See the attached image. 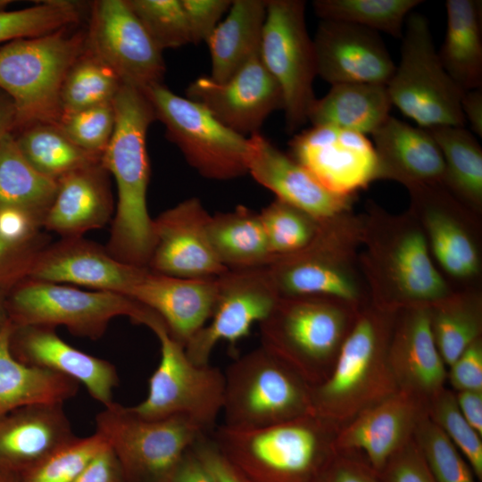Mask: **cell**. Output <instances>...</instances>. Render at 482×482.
<instances>
[{"label": "cell", "mask_w": 482, "mask_h": 482, "mask_svg": "<svg viewBox=\"0 0 482 482\" xmlns=\"http://www.w3.org/2000/svg\"><path fill=\"white\" fill-rule=\"evenodd\" d=\"M79 4L67 0H50L31 7L0 12V46L24 37H38L77 24Z\"/></svg>", "instance_id": "42"}, {"label": "cell", "mask_w": 482, "mask_h": 482, "mask_svg": "<svg viewBox=\"0 0 482 482\" xmlns=\"http://www.w3.org/2000/svg\"><path fill=\"white\" fill-rule=\"evenodd\" d=\"M189 27L191 43L206 42L232 0H180Z\"/></svg>", "instance_id": "50"}, {"label": "cell", "mask_w": 482, "mask_h": 482, "mask_svg": "<svg viewBox=\"0 0 482 482\" xmlns=\"http://www.w3.org/2000/svg\"><path fill=\"white\" fill-rule=\"evenodd\" d=\"M455 397L464 419L482 436V390L459 391Z\"/></svg>", "instance_id": "57"}, {"label": "cell", "mask_w": 482, "mask_h": 482, "mask_svg": "<svg viewBox=\"0 0 482 482\" xmlns=\"http://www.w3.org/2000/svg\"><path fill=\"white\" fill-rule=\"evenodd\" d=\"M224 378L226 427L254 429L314 414L302 377L262 345L233 362Z\"/></svg>", "instance_id": "8"}, {"label": "cell", "mask_w": 482, "mask_h": 482, "mask_svg": "<svg viewBox=\"0 0 482 482\" xmlns=\"http://www.w3.org/2000/svg\"><path fill=\"white\" fill-rule=\"evenodd\" d=\"M362 216L353 212L323 220L301 251L266 266L279 297L321 296L359 307L370 300L359 262Z\"/></svg>", "instance_id": "3"}, {"label": "cell", "mask_w": 482, "mask_h": 482, "mask_svg": "<svg viewBox=\"0 0 482 482\" xmlns=\"http://www.w3.org/2000/svg\"><path fill=\"white\" fill-rule=\"evenodd\" d=\"M361 216L359 262L371 305L393 312L430 306L453 290L436 265L424 232L410 211L391 214L370 201Z\"/></svg>", "instance_id": "1"}, {"label": "cell", "mask_w": 482, "mask_h": 482, "mask_svg": "<svg viewBox=\"0 0 482 482\" xmlns=\"http://www.w3.org/2000/svg\"><path fill=\"white\" fill-rule=\"evenodd\" d=\"M382 482H436L416 444H406L378 473Z\"/></svg>", "instance_id": "51"}, {"label": "cell", "mask_w": 482, "mask_h": 482, "mask_svg": "<svg viewBox=\"0 0 482 482\" xmlns=\"http://www.w3.org/2000/svg\"><path fill=\"white\" fill-rule=\"evenodd\" d=\"M55 125L77 146L101 157L114 130V107L109 103L64 114Z\"/></svg>", "instance_id": "48"}, {"label": "cell", "mask_w": 482, "mask_h": 482, "mask_svg": "<svg viewBox=\"0 0 482 482\" xmlns=\"http://www.w3.org/2000/svg\"><path fill=\"white\" fill-rule=\"evenodd\" d=\"M112 104L115 126L101 164L115 179L118 202L105 249L124 263L148 268L155 237L146 202V134L156 118L145 93L129 85L120 86Z\"/></svg>", "instance_id": "2"}, {"label": "cell", "mask_w": 482, "mask_h": 482, "mask_svg": "<svg viewBox=\"0 0 482 482\" xmlns=\"http://www.w3.org/2000/svg\"><path fill=\"white\" fill-rule=\"evenodd\" d=\"M279 295L265 267L228 270L218 277V292L211 322L204 326L186 345L189 360L197 365L209 364L211 353L220 341L235 348L250 334L255 322L265 320Z\"/></svg>", "instance_id": "17"}, {"label": "cell", "mask_w": 482, "mask_h": 482, "mask_svg": "<svg viewBox=\"0 0 482 482\" xmlns=\"http://www.w3.org/2000/svg\"><path fill=\"white\" fill-rule=\"evenodd\" d=\"M315 414L254 429L220 426L213 444L242 482H318L331 458Z\"/></svg>", "instance_id": "4"}, {"label": "cell", "mask_w": 482, "mask_h": 482, "mask_svg": "<svg viewBox=\"0 0 482 482\" xmlns=\"http://www.w3.org/2000/svg\"><path fill=\"white\" fill-rule=\"evenodd\" d=\"M107 446L104 437L97 432L87 437H77L21 473V482H73L91 460Z\"/></svg>", "instance_id": "45"}, {"label": "cell", "mask_w": 482, "mask_h": 482, "mask_svg": "<svg viewBox=\"0 0 482 482\" xmlns=\"http://www.w3.org/2000/svg\"><path fill=\"white\" fill-rule=\"evenodd\" d=\"M166 136L204 178L232 179L248 173V141L221 124L201 104L171 92L162 83L143 91Z\"/></svg>", "instance_id": "12"}, {"label": "cell", "mask_w": 482, "mask_h": 482, "mask_svg": "<svg viewBox=\"0 0 482 482\" xmlns=\"http://www.w3.org/2000/svg\"><path fill=\"white\" fill-rule=\"evenodd\" d=\"M431 412L432 421L447 436L481 480V436L464 419L455 395L449 391H440L433 397Z\"/></svg>", "instance_id": "47"}, {"label": "cell", "mask_w": 482, "mask_h": 482, "mask_svg": "<svg viewBox=\"0 0 482 482\" xmlns=\"http://www.w3.org/2000/svg\"><path fill=\"white\" fill-rule=\"evenodd\" d=\"M402 312L390 335L387 362L403 392L432 398L443 390L445 364L436 347L429 306H412Z\"/></svg>", "instance_id": "26"}, {"label": "cell", "mask_w": 482, "mask_h": 482, "mask_svg": "<svg viewBox=\"0 0 482 482\" xmlns=\"http://www.w3.org/2000/svg\"><path fill=\"white\" fill-rule=\"evenodd\" d=\"M170 482H215L192 448L186 453Z\"/></svg>", "instance_id": "58"}, {"label": "cell", "mask_w": 482, "mask_h": 482, "mask_svg": "<svg viewBox=\"0 0 482 482\" xmlns=\"http://www.w3.org/2000/svg\"><path fill=\"white\" fill-rule=\"evenodd\" d=\"M87 49L105 63L122 84L145 91L162 83L165 73L162 51L126 0L93 2Z\"/></svg>", "instance_id": "16"}, {"label": "cell", "mask_w": 482, "mask_h": 482, "mask_svg": "<svg viewBox=\"0 0 482 482\" xmlns=\"http://www.w3.org/2000/svg\"><path fill=\"white\" fill-rule=\"evenodd\" d=\"M401 58L386 85L392 104L418 127H464L462 91L444 69L428 20L411 12L401 38Z\"/></svg>", "instance_id": "10"}, {"label": "cell", "mask_w": 482, "mask_h": 482, "mask_svg": "<svg viewBox=\"0 0 482 482\" xmlns=\"http://www.w3.org/2000/svg\"><path fill=\"white\" fill-rule=\"evenodd\" d=\"M218 277L184 278L147 270L129 298L156 312L170 335L184 347L211 318Z\"/></svg>", "instance_id": "27"}, {"label": "cell", "mask_w": 482, "mask_h": 482, "mask_svg": "<svg viewBox=\"0 0 482 482\" xmlns=\"http://www.w3.org/2000/svg\"><path fill=\"white\" fill-rule=\"evenodd\" d=\"M261 58L278 84L287 133L308 121L316 101L313 81L316 57L303 0H267Z\"/></svg>", "instance_id": "13"}, {"label": "cell", "mask_w": 482, "mask_h": 482, "mask_svg": "<svg viewBox=\"0 0 482 482\" xmlns=\"http://www.w3.org/2000/svg\"><path fill=\"white\" fill-rule=\"evenodd\" d=\"M429 308L436 347L445 364L450 366L472 343L481 338V291L478 288L453 289Z\"/></svg>", "instance_id": "37"}, {"label": "cell", "mask_w": 482, "mask_h": 482, "mask_svg": "<svg viewBox=\"0 0 482 482\" xmlns=\"http://www.w3.org/2000/svg\"><path fill=\"white\" fill-rule=\"evenodd\" d=\"M12 329L6 319L0 327V416L37 403H60L74 397L79 382L64 375L19 362L11 353Z\"/></svg>", "instance_id": "33"}, {"label": "cell", "mask_w": 482, "mask_h": 482, "mask_svg": "<svg viewBox=\"0 0 482 482\" xmlns=\"http://www.w3.org/2000/svg\"><path fill=\"white\" fill-rule=\"evenodd\" d=\"M0 482H21L19 473L0 467Z\"/></svg>", "instance_id": "61"}, {"label": "cell", "mask_w": 482, "mask_h": 482, "mask_svg": "<svg viewBox=\"0 0 482 482\" xmlns=\"http://www.w3.org/2000/svg\"><path fill=\"white\" fill-rule=\"evenodd\" d=\"M47 245L42 233L24 242H15L0 236V293L6 295L12 288L29 278L38 253Z\"/></svg>", "instance_id": "49"}, {"label": "cell", "mask_w": 482, "mask_h": 482, "mask_svg": "<svg viewBox=\"0 0 482 482\" xmlns=\"http://www.w3.org/2000/svg\"><path fill=\"white\" fill-rule=\"evenodd\" d=\"M43 221L36 216L14 208L0 210V236L15 242L31 240L41 232Z\"/></svg>", "instance_id": "53"}, {"label": "cell", "mask_w": 482, "mask_h": 482, "mask_svg": "<svg viewBox=\"0 0 482 482\" xmlns=\"http://www.w3.org/2000/svg\"><path fill=\"white\" fill-rule=\"evenodd\" d=\"M317 76L331 86L342 83L387 85L395 64L379 33L321 20L312 39Z\"/></svg>", "instance_id": "21"}, {"label": "cell", "mask_w": 482, "mask_h": 482, "mask_svg": "<svg viewBox=\"0 0 482 482\" xmlns=\"http://www.w3.org/2000/svg\"><path fill=\"white\" fill-rule=\"evenodd\" d=\"M248 173L281 200L318 220L351 212L354 197L342 196L326 189L290 154L275 146L260 131L247 137Z\"/></svg>", "instance_id": "23"}, {"label": "cell", "mask_w": 482, "mask_h": 482, "mask_svg": "<svg viewBox=\"0 0 482 482\" xmlns=\"http://www.w3.org/2000/svg\"><path fill=\"white\" fill-rule=\"evenodd\" d=\"M9 345L12 354L23 364L82 383L88 394L104 407L113 403V389L119 383L114 365L67 344L54 328L12 325Z\"/></svg>", "instance_id": "24"}, {"label": "cell", "mask_w": 482, "mask_h": 482, "mask_svg": "<svg viewBox=\"0 0 482 482\" xmlns=\"http://www.w3.org/2000/svg\"><path fill=\"white\" fill-rule=\"evenodd\" d=\"M210 219L197 197L162 212L154 220L155 244L148 269L184 278H217L226 272L209 240Z\"/></svg>", "instance_id": "20"}, {"label": "cell", "mask_w": 482, "mask_h": 482, "mask_svg": "<svg viewBox=\"0 0 482 482\" xmlns=\"http://www.w3.org/2000/svg\"><path fill=\"white\" fill-rule=\"evenodd\" d=\"M69 28L0 46V88L16 109L14 133L37 124H56L65 76L85 51L87 32Z\"/></svg>", "instance_id": "6"}, {"label": "cell", "mask_w": 482, "mask_h": 482, "mask_svg": "<svg viewBox=\"0 0 482 482\" xmlns=\"http://www.w3.org/2000/svg\"><path fill=\"white\" fill-rule=\"evenodd\" d=\"M461 108L472 132L482 137V87L463 92Z\"/></svg>", "instance_id": "59"}, {"label": "cell", "mask_w": 482, "mask_h": 482, "mask_svg": "<svg viewBox=\"0 0 482 482\" xmlns=\"http://www.w3.org/2000/svg\"><path fill=\"white\" fill-rule=\"evenodd\" d=\"M147 270L117 260L105 247L82 237H68L46 245L38 253L28 278L74 284L129 297Z\"/></svg>", "instance_id": "22"}, {"label": "cell", "mask_w": 482, "mask_h": 482, "mask_svg": "<svg viewBox=\"0 0 482 482\" xmlns=\"http://www.w3.org/2000/svg\"><path fill=\"white\" fill-rule=\"evenodd\" d=\"M274 259L305 248L316 237L320 220L276 198L259 212Z\"/></svg>", "instance_id": "43"}, {"label": "cell", "mask_w": 482, "mask_h": 482, "mask_svg": "<svg viewBox=\"0 0 482 482\" xmlns=\"http://www.w3.org/2000/svg\"><path fill=\"white\" fill-rule=\"evenodd\" d=\"M96 428L115 453L126 482H170L204 432L186 416L146 420L114 402L96 416Z\"/></svg>", "instance_id": "9"}, {"label": "cell", "mask_w": 482, "mask_h": 482, "mask_svg": "<svg viewBox=\"0 0 482 482\" xmlns=\"http://www.w3.org/2000/svg\"><path fill=\"white\" fill-rule=\"evenodd\" d=\"M121 85L118 76L86 46L63 80L60 94L62 115L112 103Z\"/></svg>", "instance_id": "41"}, {"label": "cell", "mask_w": 482, "mask_h": 482, "mask_svg": "<svg viewBox=\"0 0 482 482\" xmlns=\"http://www.w3.org/2000/svg\"><path fill=\"white\" fill-rule=\"evenodd\" d=\"M207 231L215 254L228 270L265 267L274 260L259 212L245 206L211 216Z\"/></svg>", "instance_id": "35"}, {"label": "cell", "mask_w": 482, "mask_h": 482, "mask_svg": "<svg viewBox=\"0 0 482 482\" xmlns=\"http://www.w3.org/2000/svg\"><path fill=\"white\" fill-rule=\"evenodd\" d=\"M4 296L5 295L0 293V327L7 319L4 309Z\"/></svg>", "instance_id": "62"}, {"label": "cell", "mask_w": 482, "mask_h": 482, "mask_svg": "<svg viewBox=\"0 0 482 482\" xmlns=\"http://www.w3.org/2000/svg\"><path fill=\"white\" fill-rule=\"evenodd\" d=\"M73 482H126L120 464L108 445L95 456Z\"/></svg>", "instance_id": "55"}, {"label": "cell", "mask_w": 482, "mask_h": 482, "mask_svg": "<svg viewBox=\"0 0 482 482\" xmlns=\"http://www.w3.org/2000/svg\"><path fill=\"white\" fill-rule=\"evenodd\" d=\"M290 155L333 194L355 197L379 179L373 143L366 135L312 125L288 143Z\"/></svg>", "instance_id": "18"}, {"label": "cell", "mask_w": 482, "mask_h": 482, "mask_svg": "<svg viewBox=\"0 0 482 482\" xmlns=\"http://www.w3.org/2000/svg\"><path fill=\"white\" fill-rule=\"evenodd\" d=\"M379 179H391L408 190L444 186L445 167L440 148L430 133L388 116L371 135Z\"/></svg>", "instance_id": "28"}, {"label": "cell", "mask_w": 482, "mask_h": 482, "mask_svg": "<svg viewBox=\"0 0 482 482\" xmlns=\"http://www.w3.org/2000/svg\"><path fill=\"white\" fill-rule=\"evenodd\" d=\"M391 313L371 305L357 315L338 350L332 373L312 390L315 415L352 417L395 393L387 362Z\"/></svg>", "instance_id": "5"}, {"label": "cell", "mask_w": 482, "mask_h": 482, "mask_svg": "<svg viewBox=\"0 0 482 482\" xmlns=\"http://www.w3.org/2000/svg\"><path fill=\"white\" fill-rule=\"evenodd\" d=\"M420 0H315L312 6L321 20L358 25L402 38L406 18Z\"/></svg>", "instance_id": "40"}, {"label": "cell", "mask_w": 482, "mask_h": 482, "mask_svg": "<svg viewBox=\"0 0 482 482\" xmlns=\"http://www.w3.org/2000/svg\"><path fill=\"white\" fill-rule=\"evenodd\" d=\"M355 308L321 296L279 297L259 323L261 345L302 378L317 377L337 354L348 333V312Z\"/></svg>", "instance_id": "11"}, {"label": "cell", "mask_w": 482, "mask_h": 482, "mask_svg": "<svg viewBox=\"0 0 482 482\" xmlns=\"http://www.w3.org/2000/svg\"><path fill=\"white\" fill-rule=\"evenodd\" d=\"M449 367L456 390H482V339L472 343Z\"/></svg>", "instance_id": "52"}, {"label": "cell", "mask_w": 482, "mask_h": 482, "mask_svg": "<svg viewBox=\"0 0 482 482\" xmlns=\"http://www.w3.org/2000/svg\"><path fill=\"white\" fill-rule=\"evenodd\" d=\"M16 125V109L12 99L0 88V142L13 134Z\"/></svg>", "instance_id": "60"}, {"label": "cell", "mask_w": 482, "mask_h": 482, "mask_svg": "<svg viewBox=\"0 0 482 482\" xmlns=\"http://www.w3.org/2000/svg\"><path fill=\"white\" fill-rule=\"evenodd\" d=\"M392 105L386 85L336 84L316 99L308 121L372 135L390 115Z\"/></svg>", "instance_id": "34"}, {"label": "cell", "mask_w": 482, "mask_h": 482, "mask_svg": "<svg viewBox=\"0 0 482 482\" xmlns=\"http://www.w3.org/2000/svg\"><path fill=\"white\" fill-rule=\"evenodd\" d=\"M267 0H234L226 18L207 41L211 75L216 82L230 79L253 57L261 54Z\"/></svg>", "instance_id": "31"}, {"label": "cell", "mask_w": 482, "mask_h": 482, "mask_svg": "<svg viewBox=\"0 0 482 482\" xmlns=\"http://www.w3.org/2000/svg\"><path fill=\"white\" fill-rule=\"evenodd\" d=\"M415 428L416 445L436 482H478L468 461L432 420H420Z\"/></svg>", "instance_id": "44"}, {"label": "cell", "mask_w": 482, "mask_h": 482, "mask_svg": "<svg viewBox=\"0 0 482 482\" xmlns=\"http://www.w3.org/2000/svg\"><path fill=\"white\" fill-rule=\"evenodd\" d=\"M414 397L394 393L361 411L339 435L334 449L362 450L369 465L379 473L406 444L419 421Z\"/></svg>", "instance_id": "29"}, {"label": "cell", "mask_w": 482, "mask_h": 482, "mask_svg": "<svg viewBox=\"0 0 482 482\" xmlns=\"http://www.w3.org/2000/svg\"><path fill=\"white\" fill-rule=\"evenodd\" d=\"M446 30L437 52L441 63L462 90L482 87V2L447 0Z\"/></svg>", "instance_id": "32"}, {"label": "cell", "mask_w": 482, "mask_h": 482, "mask_svg": "<svg viewBox=\"0 0 482 482\" xmlns=\"http://www.w3.org/2000/svg\"><path fill=\"white\" fill-rule=\"evenodd\" d=\"M187 98L201 104L230 130L245 137L259 132L268 116L283 110L281 89L261 54L253 57L230 79L216 82L201 76L191 82Z\"/></svg>", "instance_id": "19"}, {"label": "cell", "mask_w": 482, "mask_h": 482, "mask_svg": "<svg viewBox=\"0 0 482 482\" xmlns=\"http://www.w3.org/2000/svg\"><path fill=\"white\" fill-rule=\"evenodd\" d=\"M192 451L215 482H242L213 442L204 440V436L196 441Z\"/></svg>", "instance_id": "56"}, {"label": "cell", "mask_w": 482, "mask_h": 482, "mask_svg": "<svg viewBox=\"0 0 482 482\" xmlns=\"http://www.w3.org/2000/svg\"><path fill=\"white\" fill-rule=\"evenodd\" d=\"M63 403L23 405L0 416V467L22 473L78 436Z\"/></svg>", "instance_id": "25"}, {"label": "cell", "mask_w": 482, "mask_h": 482, "mask_svg": "<svg viewBox=\"0 0 482 482\" xmlns=\"http://www.w3.org/2000/svg\"><path fill=\"white\" fill-rule=\"evenodd\" d=\"M318 482H382L379 475L368 464L334 457L324 468Z\"/></svg>", "instance_id": "54"}, {"label": "cell", "mask_w": 482, "mask_h": 482, "mask_svg": "<svg viewBox=\"0 0 482 482\" xmlns=\"http://www.w3.org/2000/svg\"><path fill=\"white\" fill-rule=\"evenodd\" d=\"M409 211L419 221L433 260L459 289L478 288L482 271L478 214L459 202L444 186L408 190ZM452 287V286H451Z\"/></svg>", "instance_id": "15"}, {"label": "cell", "mask_w": 482, "mask_h": 482, "mask_svg": "<svg viewBox=\"0 0 482 482\" xmlns=\"http://www.w3.org/2000/svg\"><path fill=\"white\" fill-rule=\"evenodd\" d=\"M57 188L58 181L40 174L23 157L12 134L0 142V210L20 209L44 224Z\"/></svg>", "instance_id": "38"}, {"label": "cell", "mask_w": 482, "mask_h": 482, "mask_svg": "<svg viewBox=\"0 0 482 482\" xmlns=\"http://www.w3.org/2000/svg\"><path fill=\"white\" fill-rule=\"evenodd\" d=\"M153 332L161 344V360L149 378L147 396L130 409L146 420L182 415L204 430L212 428L222 411L224 373L209 364L192 362L165 323Z\"/></svg>", "instance_id": "14"}, {"label": "cell", "mask_w": 482, "mask_h": 482, "mask_svg": "<svg viewBox=\"0 0 482 482\" xmlns=\"http://www.w3.org/2000/svg\"><path fill=\"white\" fill-rule=\"evenodd\" d=\"M442 153L444 187L463 205L482 212V148L476 136L464 127L426 129Z\"/></svg>", "instance_id": "36"}, {"label": "cell", "mask_w": 482, "mask_h": 482, "mask_svg": "<svg viewBox=\"0 0 482 482\" xmlns=\"http://www.w3.org/2000/svg\"><path fill=\"white\" fill-rule=\"evenodd\" d=\"M13 326H63L73 335L100 338L110 321L127 316L153 330L162 319L148 307L120 294L85 291L62 284L26 278L4 296Z\"/></svg>", "instance_id": "7"}, {"label": "cell", "mask_w": 482, "mask_h": 482, "mask_svg": "<svg viewBox=\"0 0 482 482\" xmlns=\"http://www.w3.org/2000/svg\"><path fill=\"white\" fill-rule=\"evenodd\" d=\"M126 3L162 51L191 43L180 0H126Z\"/></svg>", "instance_id": "46"}, {"label": "cell", "mask_w": 482, "mask_h": 482, "mask_svg": "<svg viewBox=\"0 0 482 482\" xmlns=\"http://www.w3.org/2000/svg\"><path fill=\"white\" fill-rule=\"evenodd\" d=\"M108 175L99 162L61 178L43 228L68 238L108 223L113 212Z\"/></svg>", "instance_id": "30"}, {"label": "cell", "mask_w": 482, "mask_h": 482, "mask_svg": "<svg viewBox=\"0 0 482 482\" xmlns=\"http://www.w3.org/2000/svg\"><path fill=\"white\" fill-rule=\"evenodd\" d=\"M19 150L40 174L58 181L101 157L72 143L55 124H37L12 134Z\"/></svg>", "instance_id": "39"}]
</instances>
